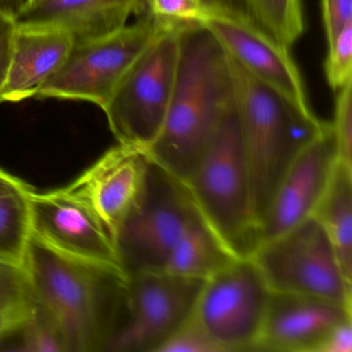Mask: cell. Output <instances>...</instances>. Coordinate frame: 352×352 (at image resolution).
Returning <instances> with one entry per match:
<instances>
[{
    "mask_svg": "<svg viewBox=\"0 0 352 352\" xmlns=\"http://www.w3.org/2000/svg\"><path fill=\"white\" fill-rule=\"evenodd\" d=\"M24 267L34 302L58 327L65 351H104L126 318L129 275L122 267L63 254L34 236Z\"/></svg>",
    "mask_w": 352,
    "mask_h": 352,
    "instance_id": "6da1fadb",
    "label": "cell"
},
{
    "mask_svg": "<svg viewBox=\"0 0 352 352\" xmlns=\"http://www.w3.org/2000/svg\"><path fill=\"white\" fill-rule=\"evenodd\" d=\"M232 98L226 51L205 26L185 24L172 98L149 160L186 183Z\"/></svg>",
    "mask_w": 352,
    "mask_h": 352,
    "instance_id": "7a4b0ae2",
    "label": "cell"
},
{
    "mask_svg": "<svg viewBox=\"0 0 352 352\" xmlns=\"http://www.w3.org/2000/svg\"><path fill=\"white\" fill-rule=\"evenodd\" d=\"M228 54V53H226ZM257 228L298 152L327 122L249 73L228 54Z\"/></svg>",
    "mask_w": 352,
    "mask_h": 352,
    "instance_id": "3957f363",
    "label": "cell"
},
{
    "mask_svg": "<svg viewBox=\"0 0 352 352\" xmlns=\"http://www.w3.org/2000/svg\"><path fill=\"white\" fill-rule=\"evenodd\" d=\"M197 209L238 257L259 245L250 178L232 98L186 182Z\"/></svg>",
    "mask_w": 352,
    "mask_h": 352,
    "instance_id": "277c9868",
    "label": "cell"
},
{
    "mask_svg": "<svg viewBox=\"0 0 352 352\" xmlns=\"http://www.w3.org/2000/svg\"><path fill=\"white\" fill-rule=\"evenodd\" d=\"M199 214L186 183L149 160L137 201L115 236L123 271H164L177 241Z\"/></svg>",
    "mask_w": 352,
    "mask_h": 352,
    "instance_id": "5b68a950",
    "label": "cell"
},
{
    "mask_svg": "<svg viewBox=\"0 0 352 352\" xmlns=\"http://www.w3.org/2000/svg\"><path fill=\"white\" fill-rule=\"evenodd\" d=\"M164 22V28L123 76L104 109L118 144L145 152L166 119L176 78L181 30L191 24Z\"/></svg>",
    "mask_w": 352,
    "mask_h": 352,
    "instance_id": "8992f818",
    "label": "cell"
},
{
    "mask_svg": "<svg viewBox=\"0 0 352 352\" xmlns=\"http://www.w3.org/2000/svg\"><path fill=\"white\" fill-rule=\"evenodd\" d=\"M251 257L271 292L352 307V282L344 275L331 240L314 216L261 243Z\"/></svg>",
    "mask_w": 352,
    "mask_h": 352,
    "instance_id": "52a82bcc",
    "label": "cell"
},
{
    "mask_svg": "<svg viewBox=\"0 0 352 352\" xmlns=\"http://www.w3.org/2000/svg\"><path fill=\"white\" fill-rule=\"evenodd\" d=\"M164 26L147 11L114 34L77 43L58 71L38 88L36 98L83 100L104 110L123 76Z\"/></svg>",
    "mask_w": 352,
    "mask_h": 352,
    "instance_id": "ba28073f",
    "label": "cell"
},
{
    "mask_svg": "<svg viewBox=\"0 0 352 352\" xmlns=\"http://www.w3.org/2000/svg\"><path fill=\"white\" fill-rule=\"evenodd\" d=\"M270 296L252 257H238L205 279L192 316L221 352L253 351Z\"/></svg>",
    "mask_w": 352,
    "mask_h": 352,
    "instance_id": "9c48e42d",
    "label": "cell"
},
{
    "mask_svg": "<svg viewBox=\"0 0 352 352\" xmlns=\"http://www.w3.org/2000/svg\"><path fill=\"white\" fill-rule=\"evenodd\" d=\"M203 279L166 271L129 275L127 315L104 352H156L192 317Z\"/></svg>",
    "mask_w": 352,
    "mask_h": 352,
    "instance_id": "30bf717a",
    "label": "cell"
},
{
    "mask_svg": "<svg viewBox=\"0 0 352 352\" xmlns=\"http://www.w3.org/2000/svg\"><path fill=\"white\" fill-rule=\"evenodd\" d=\"M32 236L69 256L120 267L112 236L96 214L65 188L30 195Z\"/></svg>",
    "mask_w": 352,
    "mask_h": 352,
    "instance_id": "8fae6325",
    "label": "cell"
},
{
    "mask_svg": "<svg viewBox=\"0 0 352 352\" xmlns=\"http://www.w3.org/2000/svg\"><path fill=\"white\" fill-rule=\"evenodd\" d=\"M338 160L333 129L327 122L284 173L259 226V244L313 216Z\"/></svg>",
    "mask_w": 352,
    "mask_h": 352,
    "instance_id": "7c38bea8",
    "label": "cell"
},
{
    "mask_svg": "<svg viewBox=\"0 0 352 352\" xmlns=\"http://www.w3.org/2000/svg\"><path fill=\"white\" fill-rule=\"evenodd\" d=\"M351 310L324 298L271 292L253 351L319 352L333 329L352 318Z\"/></svg>",
    "mask_w": 352,
    "mask_h": 352,
    "instance_id": "4fadbf2b",
    "label": "cell"
},
{
    "mask_svg": "<svg viewBox=\"0 0 352 352\" xmlns=\"http://www.w3.org/2000/svg\"><path fill=\"white\" fill-rule=\"evenodd\" d=\"M148 162L143 150L118 144L67 186L96 214L114 243L141 191Z\"/></svg>",
    "mask_w": 352,
    "mask_h": 352,
    "instance_id": "5bb4252c",
    "label": "cell"
},
{
    "mask_svg": "<svg viewBox=\"0 0 352 352\" xmlns=\"http://www.w3.org/2000/svg\"><path fill=\"white\" fill-rule=\"evenodd\" d=\"M201 25L210 30L224 51L249 73L279 90L298 106L311 110L302 77L288 49L248 22L212 16Z\"/></svg>",
    "mask_w": 352,
    "mask_h": 352,
    "instance_id": "9a60e30c",
    "label": "cell"
},
{
    "mask_svg": "<svg viewBox=\"0 0 352 352\" xmlns=\"http://www.w3.org/2000/svg\"><path fill=\"white\" fill-rule=\"evenodd\" d=\"M146 7V0H41L16 14L20 25L60 28L75 44L118 32L129 18Z\"/></svg>",
    "mask_w": 352,
    "mask_h": 352,
    "instance_id": "2e32d148",
    "label": "cell"
},
{
    "mask_svg": "<svg viewBox=\"0 0 352 352\" xmlns=\"http://www.w3.org/2000/svg\"><path fill=\"white\" fill-rule=\"evenodd\" d=\"M74 45L73 36L60 28L17 24L1 94L3 102H20L36 96L38 88L65 63Z\"/></svg>",
    "mask_w": 352,
    "mask_h": 352,
    "instance_id": "e0dca14e",
    "label": "cell"
},
{
    "mask_svg": "<svg viewBox=\"0 0 352 352\" xmlns=\"http://www.w3.org/2000/svg\"><path fill=\"white\" fill-rule=\"evenodd\" d=\"M236 258L238 256L199 214L177 241L164 271L205 280Z\"/></svg>",
    "mask_w": 352,
    "mask_h": 352,
    "instance_id": "ac0fdd59",
    "label": "cell"
},
{
    "mask_svg": "<svg viewBox=\"0 0 352 352\" xmlns=\"http://www.w3.org/2000/svg\"><path fill=\"white\" fill-rule=\"evenodd\" d=\"M313 216L329 236L344 275L352 282V168L338 160Z\"/></svg>",
    "mask_w": 352,
    "mask_h": 352,
    "instance_id": "d6986e66",
    "label": "cell"
},
{
    "mask_svg": "<svg viewBox=\"0 0 352 352\" xmlns=\"http://www.w3.org/2000/svg\"><path fill=\"white\" fill-rule=\"evenodd\" d=\"M32 189L21 179L0 170V261L24 265L32 236Z\"/></svg>",
    "mask_w": 352,
    "mask_h": 352,
    "instance_id": "ffe728a7",
    "label": "cell"
},
{
    "mask_svg": "<svg viewBox=\"0 0 352 352\" xmlns=\"http://www.w3.org/2000/svg\"><path fill=\"white\" fill-rule=\"evenodd\" d=\"M257 28L289 50L305 32L302 0H247Z\"/></svg>",
    "mask_w": 352,
    "mask_h": 352,
    "instance_id": "44dd1931",
    "label": "cell"
},
{
    "mask_svg": "<svg viewBox=\"0 0 352 352\" xmlns=\"http://www.w3.org/2000/svg\"><path fill=\"white\" fill-rule=\"evenodd\" d=\"M21 347L18 350L30 352H67L58 327L50 316L34 305L30 319L22 327Z\"/></svg>",
    "mask_w": 352,
    "mask_h": 352,
    "instance_id": "7402d4cb",
    "label": "cell"
},
{
    "mask_svg": "<svg viewBox=\"0 0 352 352\" xmlns=\"http://www.w3.org/2000/svg\"><path fill=\"white\" fill-rule=\"evenodd\" d=\"M32 304L34 292L24 265L0 261V311Z\"/></svg>",
    "mask_w": 352,
    "mask_h": 352,
    "instance_id": "603a6c76",
    "label": "cell"
},
{
    "mask_svg": "<svg viewBox=\"0 0 352 352\" xmlns=\"http://www.w3.org/2000/svg\"><path fill=\"white\" fill-rule=\"evenodd\" d=\"M338 91L331 129L339 162L352 168V80Z\"/></svg>",
    "mask_w": 352,
    "mask_h": 352,
    "instance_id": "cb8c5ba5",
    "label": "cell"
},
{
    "mask_svg": "<svg viewBox=\"0 0 352 352\" xmlns=\"http://www.w3.org/2000/svg\"><path fill=\"white\" fill-rule=\"evenodd\" d=\"M325 75L333 89L339 90L352 80V22L329 45Z\"/></svg>",
    "mask_w": 352,
    "mask_h": 352,
    "instance_id": "d4e9b609",
    "label": "cell"
},
{
    "mask_svg": "<svg viewBox=\"0 0 352 352\" xmlns=\"http://www.w3.org/2000/svg\"><path fill=\"white\" fill-rule=\"evenodd\" d=\"M146 10L153 17L173 23L203 24L213 16L197 0H146Z\"/></svg>",
    "mask_w": 352,
    "mask_h": 352,
    "instance_id": "484cf974",
    "label": "cell"
},
{
    "mask_svg": "<svg viewBox=\"0 0 352 352\" xmlns=\"http://www.w3.org/2000/svg\"><path fill=\"white\" fill-rule=\"evenodd\" d=\"M156 352H221V350L192 316Z\"/></svg>",
    "mask_w": 352,
    "mask_h": 352,
    "instance_id": "4316f807",
    "label": "cell"
},
{
    "mask_svg": "<svg viewBox=\"0 0 352 352\" xmlns=\"http://www.w3.org/2000/svg\"><path fill=\"white\" fill-rule=\"evenodd\" d=\"M322 14L327 43L331 45L352 22V0H322Z\"/></svg>",
    "mask_w": 352,
    "mask_h": 352,
    "instance_id": "83f0119b",
    "label": "cell"
},
{
    "mask_svg": "<svg viewBox=\"0 0 352 352\" xmlns=\"http://www.w3.org/2000/svg\"><path fill=\"white\" fill-rule=\"evenodd\" d=\"M16 26L15 16L0 9V104L3 102L1 94L11 65Z\"/></svg>",
    "mask_w": 352,
    "mask_h": 352,
    "instance_id": "f1b7e54d",
    "label": "cell"
},
{
    "mask_svg": "<svg viewBox=\"0 0 352 352\" xmlns=\"http://www.w3.org/2000/svg\"><path fill=\"white\" fill-rule=\"evenodd\" d=\"M213 16L232 18L256 25L247 0H197Z\"/></svg>",
    "mask_w": 352,
    "mask_h": 352,
    "instance_id": "f546056e",
    "label": "cell"
},
{
    "mask_svg": "<svg viewBox=\"0 0 352 352\" xmlns=\"http://www.w3.org/2000/svg\"><path fill=\"white\" fill-rule=\"evenodd\" d=\"M34 304L24 305V306L16 307L9 310L0 311V339L6 336L21 329L30 319Z\"/></svg>",
    "mask_w": 352,
    "mask_h": 352,
    "instance_id": "4dcf8cb0",
    "label": "cell"
},
{
    "mask_svg": "<svg viewBox=\"0 0 352 352\" xmlns=\"http://www.w3.org/2000/svg\"><path fill=\"white\" fill-rule=\"evenodd\" d=\"M352 351V318L340 323L333 329L319 352Z\"/></svg>",
    "mask_w": 352,
    "mask_h": 352,
    "instance_id": "1f68e13d",
    "label": "cell"
},
{
    "mask_svg": "<svg viewBox=\"0 0 352 352\" xmlns=\"http://www.w3.org/2000/svg\"><path fill=\"white\" fill-rule=\"evenodd\" d=\"M24 3L25 0H0V9L16 16V14L23 7Z\"/></svg>",
    "mask_w": 352,
    "mask_h": 352,
    "instance_id": "d6a6232c",
    "label": "cell"
},
{
    "mask_svg": "<svg viewBox=\"0 0 352 352\" xmlns=\"http://www.w3.org/2000/svg\"><path fill=\"white\" fill-rule=\"evenodd\" d=\"M41 0H25L23 6L34 5V3H38Z\"/></svg>",
    "mask_w": 352,
    "mask_h": 352,
    "instance_id": "836d02e7",
    "label": "cell"
}]
</instances>
